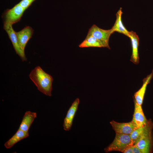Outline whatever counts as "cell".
I'll use <instances>...</instances> for the list:
<instances>
[{"label": "cell", "mask_w": 153, "mask_h": 153, "mask_svg": "<svg viewBox=\"0 0 153 153\" xmlns=\"http://www.w3.org/2000/svg\"><path fill=\"white\" fill-rule=\"evenodd\" d=\"M153 75V72L143 79L142 86L134 94V101L139 105H141L143 103L147 85L151 80Z\"/></svg>", "instance_id": "12"}, {"label": "cell", "mask_w": 153, "mask_h": 153, "mask_svg": "<svg viewBox=\"0 0 153 153\" xmlns=\"http://www.w3.org/2000/svg\"><path fill=\"white\" fill-rule=\"evenodd\" d=\"M122 8H120L116 14V20L111 29L114 32L116 31L128 37L129 31L125 27L122 21Z\"/></svg>", "instance_id": "15"}, {"label": "cell", "mask_w": 153, "mask_h": 153, "mask_svg": "<svg viewBox=\"0 0 153 153\" xmlns=\"http://www.w3.org/2000/svg\"><path fill=\"white\" fill-rule=\"evenodd\" d=\"M133 144L130 135L116 133L112 142L104 149L106 152L117 151L123 152L125 149Z\"/></svg>", "instance_id": "2"}, {"label": "cell", "mask_w": 153, "mask_h": 153, "mask_svg": "<svg viewBox=\"0 0 153 153\" xmlns=\"http://www.w3.org/2000/svg\"><path fill=\"white\" fill-rule=\"evenodd\" d=\"M135 108L132 121L138 127H143L146 125V120L142 109L141 105L134 101Z\"/></svg>", "instance_id": "11"}, {"label": "cell", "mask_w": 153, "mask_h": 153, "mask_svg": "<svg viewBox=\"0 0 153 153\" xmlns=\"http://www.w3.org/2000/svg\"><path fill=\"white\" fill-rule=\"evenodd\" d=\"M33 30L30 27L27 26L21 31L16 32L19 45L22 50L24 52L26 46L33 34Z\"/></svg>", "instance_id": "9"}, {"label": "cell", "mask_w": 153, "mask_h": 153, "mask_svg": "<svg viewBox=\"0 0 153 153\" xmlns=\"http://www.w3.org/2000/svg\"><path fill=\"white\" fill-rule=\"evenodd\" d=\"M80 48L103 47L101 42L93 36L87 34L85 39L79 45Z\"/></svg>", "instance_id": "16"}, {"label": "cell", "mask_w": 153, "mask_h": 153, "mask_svg": "<svg viewBox=\"0 0 153 153\" xmlns=\"http://www.w3.org/2000/svg\"><path fill=\"white\" fill-rule=\"evenodd\" d=\"M12 24L4 22L3 29L7 32L16 53L22 61L27 60L24 52L21 49L18 42L16 32L12 27Z\"/></svg>", "instance_id": "6"}, {"label": "cell", "mask_w": 153, "mask_h": 153, "mask_svg": "<svg viewBox=\"0 0 153 153\" xmlns=\"http://www.w3.org/2000/svg\"><path fill=\"white\" fill-rule=\"evenodd\" d=\"M114 32L111 29L105 30L94 24L89 29L87 34L92 35L98 40L103 47L110 49L109 45V39L111 35Z\"/></svg>", "instance_id": "4"}, {"label": "cell", "mask_w": 153, "mask_h": 153, "mask_svg": "<svg viewBox=\"0 0 153 153\" xmlns=\"http://www.w3.org/2000/svg\"><path fill=\"white\" fill-rule=\"evenodd\" d=\"M29 135V132H26L18 129L15 134L5 143L4 146L7 149L10 148L18 142L27 137Z\"/></svg>", "instance_id": "14"}, {"label": "cell", "mask_w": 153, "mask_h": 153, "mask_svg": "<svg viewBox=\"0 0 153 153\" xmlns=\"http://www.w3.org/2000/svg\"><path fill=\"white\" fill-rule=\"evenodd\" d=\"M128 37L130 39L132 48L130 61L135 64H138L139 62L138 47L139 38L136 33L132 31L129 32Z\"/></svg>", "instance_id": "10"}, {"label": "cell", "mask_w": 153, "mask_h": 153, "mask_svg": "<svg viewBox=\"0 0 153 153\" xmlns=\"http://www.w3.org/2000/svg\"><path fill=\"white\" fill-rule=\"evenodd\" d=\"M133 153H142L141 150L135 145L133 146Z\"/></svg>", "instance_id": "20"}, {"label": "cell", "mask_w": 153, "mask_h": 153, "mask_svg": "<svg viewBox=\"0 0 153 153\" xmlns=\"http://www.w3.org/2000/svg\"><path fill=\"white\" fill-rule=\"evenodd\" d=\"M79 103V98H76L69 109L63 121V127L64 130L69 131L71 129Z\"/></svg>", "instance_id": "8"}, {"label": "cell", "mask_w": 153, "mask_h": 153, "mask_svg": "<svg viewBox=\"0 0 153 153\" xmlns=\"http://www.w3.org/2000/svg\"><path fill=\"white\" fill-rule=\"evenodd\" d=\"M37 117V114L36 112L29 111H26L23 117L19 129L29 132V128Z\"/></svg>", "instance_id": "13"}, {"label": "cell", "mask_w": 153, "mask_h": 153, "mask_svg": "<svg viewBox=\"0 0 153 153\" xmlns=\"http://www.w3.org/2000/svg\"><path fill=\"white\" fill-rule=\"evenodd\" d=\"M29 76L39 91L46 95L52 96L53 78L51 75L37 66L31 71Z\"/></svg>", "instance_id": "1"}, {"label": "cell", "mask_w": 153, "mask_h": 153, "mask_svg": "<svg viewBox=\"0 0 153 153\" xmlns=\"http://www.w3.org/2000/svg\"><path fill=\"white\" fill-rule=\"evenodd\" d=\"M35 0H22L19 3L20 5L26 10L31 5Z\"/></svg>", "instance_id": "18"}, {"label": "cell", "mask_w": 153, "mask_h": 153, "mask_svg": "<svg viewBox=\"0 0 153 153\" xmlns=\"http://www.w3.org/2000/svg\"><path fill=\"white\" fill-rule=\"evenodd\" d=\"M146 126L138 128L134 130L130 134L133 145H135L140 139L144 131Z\"/></svg>", "instance_id": "17"}, {"label": "cell", "mask_w": 153, "mask_h": 153, "mask_svg": "<svg viewBox=\"0 0 153 153\" xmlns=\"http://www.w3.org/2000/svg\"><path fill=\"white\" fill-rule=\"evenodd\" d=\"M110 123L116 133L118 134L130 135L138 128L132 121L126 123H119L112 120Z\"/></svg>", "instance_id": "7"}, {"label": "cell", "mask_w": 153, "mask_h": 153, "mask_svg": "<svg viewBox=\"0 0 153 153\" xmlns=\"http://www.w3.org/2000/svg\"><path fill=\"white\" fill-rule=\"evenodd\" d=\"M131 145L129 146L126 148L124 151L123 153H133V146Z\"/></svg>", "instance_id": "19"}, {"label": "cell", "mask_w": 153, "mask_h": 153, "mask_svg": "<svg viewBox=\"0 0 153 153\" xmlns=\"http://www.w3.org/2000/svg\"><path fill=\"white\" fill-rule=\"evenodd\" d=\"M26 9L18 3L10 9H7L3 15L5 23L13 25L19 22Z\"/></svg>", "instance_id": "5"}, {"label": "cell", "mask_w": 153, "mask_h": 153, "mask_svg": "<svg viewBox=\"0 0 153 153\" xmlns=\"http://www.w3.org/2000/svg\"><path fill=\"white\" fill-rule=\"evenodd\" d=\"M152 123L148 121L143 135L135 144L141 150L142 153H148L151 151L152 145Z\"/></svg>", "instance_id": "3"}]
</instances>
